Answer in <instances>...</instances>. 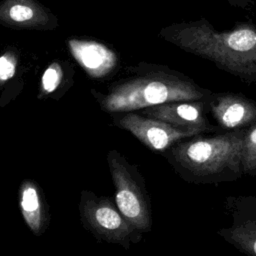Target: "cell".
Masks as SVG:
<instances>
[{
  "instance_id": "7a4b0ae2",
  "label": "cell",
  "mask_w": 256,
  "mask_h": 256,
  "mask_svg": "<svg viewBox=\"0 0 256 256\" xmlns=\"http://www.w3.org/2000/svg\"><path fill=\"white\" fill-rule=\"evenodd\" d=\"M201 133L182 139L162 155L184 181L192 184L233 182L244 176L243 129L221 134Z\"/></svg>"
},
{
  "instance_id": "6da1fadb",
  "label": "cell",
  "mask_w": 256,
  "mask_h": 256,
  "mask_svg": "<svg viewBox=\"0 0 256 256\" xmlns=\"http://www.w3.org/2000/svg\"><path fill=\"white\" fill-rule=\"evenodd\" d=\"M162 37L185 52L212 62L219 69L256 86V25L237 22L229 30H217L207 19L173 24Z\"/></svg>"
},
{
  "instance_id": "7c38bea8",
  "label": "cell",
  "mask_w": 256,
  "mask_h": 256,
  "mask_svg": "<svg viewBox=\"0 0 256 256\" xmlns=\"http://www.w3.org/2000/svg\"><path fill=\"white\" fill-rule=\"evenodd\" d=\"M241 158L244 175L256 177V122L243 129Z\"/></svg>"
},
{
  "instance_id": "8fae6325",
  "label": "cell",
  "mask_w": 256,
  "mask_h": 256,
  "mask_svg": "<svg viewBox=\"0 0 256 256\" xmlns=\"http://www.w3.org/2000/svg\"><path fill=\"white\" fill-rule=\"evenodd\" d=\"M19 208L30 231L41 235L49 223L48 209L40 187L30 179L23 180L19 187Z\"/></svg>"
},
{
  "instance_id": "9a60e30c",
  "label": "cell",
  "mask_w": 256,
  "mask_h": 256,
  "mask_svg": "<svg viewBox=\"0 0 256 256\" xmlns=\"http://www.w3.org/2000/svg\"><path fill=\"white\" fill-rule=\"evenodd\" d=\"M33 11L28 6L24 5H14L10 11L9 16L15 22H25L33 18Z\"/></svg>"
},
{
  "instance_id": "5bb4252c",
  "label": "cell",
  "mask_w": 256,
  "mask_h": 256,
  "mask_svg": "<svg viewBox=\"0 0 256 256\" xmlns=\"http://www.w3.org/2000/svg\"><path fill=\"white\" fill-rule=\"evenodd\" d=\"M17 58L10 52L0 56V88L16 73Z\"/></svg>"
},
{
  "instance_id": "9c48e42d",
  "label": "cell",
  "mask_w": 256,
  "mask_h": 256,
  "mask_svg": "<svg viewBox=\"0 0 256 256\" xmlns=\"http://www.w3.org/2000/svg\"><path fill=\"white\" fill-rule=\"evenodd\" d=\"M139 111L145 116L201 133H216L220 130L218 126L209 122L204 100L171 101L146 107Z\"/></svg>"
},
{
  "instance_id": "3957f363",
  "label": "cell",
  "mask_w": 256,
  "mask_h": 256,
  "mask_svg": "<svg viewBox=\"0 0 256 256\" xmlns=\"http://www.w3.org/2000/svg\"><path fill=\"white\" fill-rule=\"evenodd\" d=\"M211 93L182 72L146 64L137 68L133 76L113 84L107 93L95 97L104 111L123 113L171 101L205 100Z\"/></svg>"
},
{
  "instance_id": "5b68a950",
  "label": "cell",
  "mask_w": 256,
  "mask_h": 256,
  "mask_svg": "<svg viewBox=\"0 0 256 256\" xmlns=\"http://www.w3.org/2000/svg\"><path fill=\"white\" fill-rule=\"evenodd\" d=\"M79 213L83 227L99 241L119 244L128 249L131 243H137L142 238V233L129 223L116 203L108 197H99L91 191L83 190Z\"/></svg>"
},
{
  "instance_id": "52a82bcc",
  "label": "cell",
  "mask_w": 256,
  "mask_h": 256,
  "mask_svg": "<svg viewBox=\"0 0 256 256\" xmlns=\"http://www.w3.org/2000/svg\"><path fill=\"white\" fill-rule=\"evenodd\" d=\"M224 207L230 224L217 234L242 253L256 256V196H227Z\"/></svg>"
},
{
  "instance_id": "30bf717a",
  "label": "cell",
  "mask_w": 256,
  "mask_h": 256,
  "mask_svg": "<svg viewBox=\"0 0 256 256\" xmlns=\"http://www.w3.org/2000/svg\"><path fill=\"white\" fill-rule=\"evenodd\" d=\"M68 47L74 59L93 79L108 76L118 65L116 53L101 43L72 39L68 41Z\"/></svg>"
},
{
  "instance_id": "4fadbf2b",
  "label": "cell",
  "mask_w": 256,
  "mask_h": 256,
  "mask_svg": "<svg viewBox=\"0 0 256 256\" xmlns=\"http://www.w3.org/2000/svg\"><path fill=\"white\" fill-rule=\"evenodd\" d=\"M64 71L60 63H51L43 72L40 82L39 98H45L53 94L57 89H59L63 81Z\"/></svg>"
},
{
  "instance_id": "277c9868",
  "label": "cell",
  "mask_w": 256,
  "mask_h": 256,
  "mask_svg": "<svg viewBox=\"0 0 256 256\" xmlns=\"http://www.w3.org/2000/svg\"><path fill=\"white\" fill-rule=\"evenodd\" d=\"M107 162L115 188L117 207L139 232H149L152 228V211L143 176L137 166L131 165L116 150L108 152Z\"/></svg>"
},
{
  "instance_id": "8992f818",
  "label": "cell",
  "mask_w": 256,
  "mask_h": 256,
  "mask_svg": "<svg viewBox=\"0 0 256 256\" xmlns=\"http://www.w3.org/2000/svg\"><path fill=\"white\" fill-rule=\"evenodd\" d=\"M122 129L129 131L141 143L155 153H164L175 143L201 132L175 126L160 119L130 111L117 119Z\"/></svg>"
},
{
  "instance_id": "2e32d148",
  "label": "cell",
  "mask_w": 256,
  "mask_h": 256,
  "mask_svg": "<svg viewBox=\"0 0 256 256\" xmlns=\"http://www.w3.org/2000/svg\"><path fill=\"white\" fill-rule=\"evenodd\" d=\"M227 1L231 6L238 7V8H245L252 2V0H227Z\"/></svg>"
},
{
  "instance_id": "ba28073f",
  "label": "cell",
  "mask_w": 256,
  "mask_h": 256,
  "mask_svg": "<svg viewBox=\"0 0 256 256\" xmlns=\"http://www.w3.org/2000/svg\"><path fill=\"white\" fill-rule=\"evenodd\" d=\"M204 101L207 113L224 131L242 130L256 122V101L242 93L212 91Z\"/></svg>"
}]
</instances>
